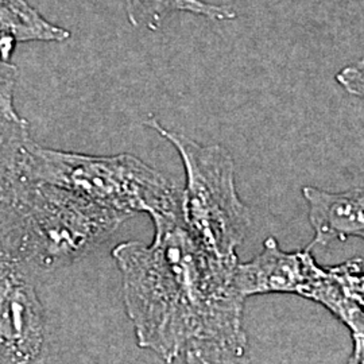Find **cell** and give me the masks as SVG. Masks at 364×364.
I'll list each match as a JSON object with an SVG mask.
<instances>
[{
    "label": "cell",
    "mask_w": 364,
    "mask_h": 364,
    "mask_svg": "<svg viewBox=\"0 0 364 364\" xmlns=\"http://www.w3.org/2000/svg\"><path fill=\"white\" fill-rule=\"evenodd\" d=\"M150 245H117L112 258L141 348L166 363H232L247 350L237 258H220L189 232L181 212L156 215Z\"/></svg>",
    "instance_id": "obj_1"
},
{
    "label": "cell",
    "mask_w": 364,
    "mask_h": 364,
    "mask_svg": "<svg viewBox=\"0 0 364 364\" xmlns=\"http://www.w3.org/2000/svg\"><path fill=\"white\" fill-rule=\"evenodd\" d=\"M131 26L156 31L174 13H188L212 21H232L236 11L230 6L212 4L204 0H123Z\"/></svg>",
    "instance_id": "obj_10"
},
{
    "label": "cell",
    "mask_w": 364,
    "mask_h": 364,
    "mask_svg": "<svg viewBox=\"0 0 364 364\" xmlns=\"http://www.w3.org/2000/svg\"><path fill=\"white\" fill-rule=\"evenodd\" d=\"M346 293L364 311V273L362 259H350L332 266Z\"/></svg>",
    "instance_id": "obj_11"
},
{
    "label": "cell",
    "mask_w": 364,
    "mask_h": 364,
    "mask_svg": "<svg viewBox=\"0 0 364 364\" xmlns=\"http://www.w3.org/2000/svg\"><path fill=\"white\" fill-rule=\"evenodd\" d=\"M22 176L66 188L130 219L136 213L153 218L181 212L182 189L141 158L127 153L88 156L43 147L33 141Z\"/></svg>",
    "instance_id": "obj_3"
},
{
    "label": "cell",
    "mask_w": 364,
    "mask_h": 364,
    "mask_svg": "<svg viewBox=\"0 0 364 364\" xmlns=\"http://www.w3.org/2000/svg\"><path fill=\"white\" fill-rule=\"evenodd\" d=\"M302 196L314 231L311 247L326 246L335 240L346 242L350 237L364 242V188L328 192L305 186Z\"/></svg>",
    "instance_id": "obj_7"
},
{
    "label": "cell",
    "mask_w": 364,
    "mask_h": 364,
    "mask_svg": "<svg viewBox=\"0 0 364 364\" xmlns=\"http://www.w3.org/2000/svg\"><path fill=\"white\" fill-rule=\"evenodd\" d=\"M144 126L156 131L180 154L185 169L181 215L196 239L220 258H237L251 228V213L236 189L234 158L221 144H203L166 129L156 117Z\"/></svg>",
    "instance_id": "obj_4"
},
{
    "label": "cell",
    "mask_w": 364,
    "mask_h": 364,
    "mask_svg": "<svg viewBox=\"0 0 364 364\" xmlns=\"http://www.w3.org/2000/svg\"><path fill=\"white\" fill-rule=\"evenodd\" d=\"M0 232L36 272L55 270L102 246L130 218L66 188L21 176L0 205Z\"/></svg>",
    "instance_id": "obj_2"
},
{
    "label": "cell",
    "mask_w": 364,
    "mask_h": 364,
    "mask_svg": "<svg viewBox=\"0 0 364 364\" xmlns=\"http://www.w3.org/2000/svg\"><path fill=\"white\" fill-rule=\"evenodd\" d=\"M37 273L0 234V364L38 362L46 340V314Z\"/></svg>",
    "instance_id": "obj_6"
},
{
    "label": "cell",
    "mask_w": 364,
    "mask_h": 364,
    "mask_svg": "<svg viewBox=\"0 0 364 364\" xmlns=\"http://www.w3.org/2000/svg\"><path fill=\"white\" fill-rule=\"evenodd\" d=\"M31 142L28 123L15 105H0V205L13 196Z\"/></svg>",
    "instance_id": "obj_9"
},
{
    "label": "cell",
    "mask_w": 364,
    "mask_h": 364,
    "mask_svg": "<svg viewBox=\"0 0 364 364\" xmlns=\"http://www.w3.org/2000/svg\"><path fill=\"white\" fill-rule=\"evenodd\" d=\"M312 247L284 251L270 236L259 254L236 266V285L248 299L263 294H296L324 306L351 332L350 363H364V311L346 293L331 267H321Z\"/></svg>",
    "instance_id": "obj_5"
},
{
    "label": "cell",
    "mask_w": 364,
    "mask_h": 364,
    "mask_svg": "<svg viewBox=\"0 0 364 364\" xmlns=\"http://www.w3.org/2000/svg\"><path fill=\"white\" fill-rule=\"evenodd\" d=\"M336 81L350 95L364 99V57L343 68L336 75Z\"/></svg>",
    "instance_id": "obj_12"
},
{
    "label": "cell",
    "mask_w": 364,
    "mask_h": 364,
    "mask_svg": "<svg viewBox=\"0 0 364 364\" xmlns=\"http://www.w3.org/2000/svg\"><path fill=\"white\" fill-rule=\"evenodd\" d=\"M18 69L10 61L0 58V105H14V92Z\"/></svg>",
    "instance_id": "obj_13"
},
{
    "label": "cell",
    "mask_w": 364,
    "mask_h": 364,
    "mask_svg": "<svg viewBox=\"0 0 364 364\" xmlns=\"http://www.w3.org/2000/svg\"><path fill=\"white\" fill-rule=\"evenodd\" d=\"M72 33L53 25L27 0H0V58L10 61L18 43L64 42Z\"/></svg>",
    "instance_id": "obj_8"
}]
</instances>
